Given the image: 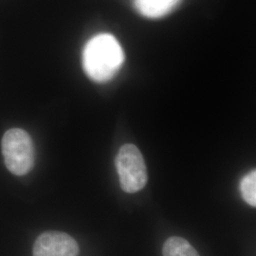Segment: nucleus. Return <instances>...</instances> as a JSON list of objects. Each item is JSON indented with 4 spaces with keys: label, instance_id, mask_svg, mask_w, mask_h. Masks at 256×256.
<instances>
[{
    "label": "nucleus",
    "instance_id": "nucleus-1",
    "mask_svg": "<svg viewBox=\"0 0 256 256\" xmlns=\"http://www.w3.org/2000/svg\"><path fill=\"white\" fill-rule=\"evenodd\" d=\"M124 62V52L118 40L110 34H97L82 50V68L95 82L110 81Z\"/></svg>",
    "mask_w": 256,
    "mask_h": 256
},
{
    "label": "nucleus",
    "instance_id": "nucleus-2",
    "mask_svg": "<svg viewBox=\"0 0 256 256\" xmlns=\"http://www.w3.org/2000/svg\"><path fill=\"white\" fill-rule=\"evenodd\" d=\"M2 154L7 169L16 176L30 173L36 162V148L27 131L12 128L2 138Z\"/></svg>",
    "mask_w": 256,
    "mask_h": 256
},
{
    "label": "nucleus",
    "instance_id": "nucleus-3",
    "mask_svg": "<svg viewBox=\"0 0 256 256\" xmlns=\"http://www.w3.org/2000/svg\"><path fill=\"white\" fill-rule=\"evenodd\" d=\"M116 167L122 191L135 194L146 187L148 180L146 164L136 146L126 144L120 148Z\"/></svg>",
    "mask_w": 256,
    "mask_h": 256
},
{
    "label": "nucleus",
    "instance_id": "nucleus-4",
    "mask_svg": "<svg viewBox=\"0 0 256 256\" xmlns=\"http://www.w3.org/2000/svg\"><path fill=\"white\" fill-rule=\"evenodd\" d=\"M79 245L70 234L48 230L40 234L34 245V256H78Z\"/></svg>",
    "mask_w": 256,
    "mask_h": 256
},
{
    "label": "nucleus",
    "instance_id": "nucleus-5",
    "mask_svg": "<svg viewBox=\"0 0 256 256\" xmlns=\"http://www.w3.org/2000/svg\"><path fill=\"white\" fill-rule=\"evenodd\" d=\"M182 0H133L138 12L148 18H160L174 10Z\"/></svg>",
    "mask_w": 256,
    "mask_h": 256
},
{
    "label": "nucleus",
    "instance_id": "nucleus-6",
    "mask_svg": "<svg viewBox=\"0 0 256 256\" xmlns=\"http://www.w3.org/2000/svg\"><path fill=\"white\" fill-rule=\"evenodd\" d=\"M164 256H200L196 250L182 238H168L162 247Z\"/></svg>",
    "mask_w": 256,
    "mask_h": 256
},
{
    "label": "nucleus",
    "instance_id": "nucleus-7",
    "mask_svg": "<svg viewBox=\"0 0 256 256\" xmlns=\"http://www.w3.org/2000/svg\"><path fill=\"white\" fill-rule=\"evenodd\" d=\"M240 190L243 196V200L248 205L256 206V172L252 170L246 174L240 183Z\"/></svg>",
    "mask_w": 256,
    "mask_h": 256
}]
</instances>
